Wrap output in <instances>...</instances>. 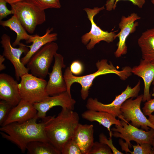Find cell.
Instances as JSON below:
<instances>
[{
	"label": "cell",
	"mask_w": 154,
	"mask_h": 154,
	"mask_svg": "<svg viewBox=\"0 0 154 154\" xmlns=\"http://www.w3.org/2000/svg\"><path fill=\"white\" fill-rule=\"evenodd\" d=\"M44 131L48 141L60 153L66 143L72 139L79 123L78 114L73 110L62 108L55 116H46Z\"/></svg>",
	"instance_id": "6da1fadb"
},
{
	"label": "cell",
	"mask_w": 154,
	"mask_h": 154,
	"mask_svg": "<svg viewBox=\"0 0 154 154\" xmlns=\"http://www.w3.org/2000/svg\"><path fill=\"white\" fill-rule=\"evenodd\" d=\"M37 116L22 123L14 122L1 126L0 133L2 137L13 143L24 153L28 143L35 141H48L44 128L43 119L37 123Z\"/></svg>",
	"instance_id": "7a4b0ae2"
},
{
	"label": "cell",
	"mask_w": 154,
	"mask_h": 154,
	"mask_svg": "<svg viewBox=\"0 0 154 154\" xmlns=\"http://www.w3.org/2000/svg\"><path fill=\"white\" fill-rule=\"evenodd\" d=\"M97 70L92 74L87 75L76 76L74 75L70 71V68L67 67L65 70L64 77L66 83L67 91L71 94L70 88L74 83L80 84L81 86L80 91L82 99L85 100L88 97L89 90L92 85L93 82L97 77L108 74H114L118 76L120 79L125 80L131 74V68L126 66L121 70H117L111 62L110 64L106 59L98 61L96 63Z\"/></svg>",
	"instance_id": "3957f363"
},
{
	"label": "cell",
	"mask_w": 154,
	"mask_h": 154,
	"mask_svg": "<svg viewBox=\"0 0 154 154\" xmlns=\"http://www.w3.org/2000/svg\"><path fill=\"white\" fill-rule=\"evenodd\" d=\"M11 5L13 15L17 16L26 31L30 34L33 33L37 26L46 21L44 10L27 0Z\"/></svg>",
	"instance_id": "277c9868"
},
{
	"label": "cell",
	"mask_w": 154,
	"mask_h": 154,
	"mask_svg": "<svg viewBox=\"0 0 154 154\" xmlns=\"http://www.w3.org/2000/svg\"><path fill=\"white\" fill-rule=\"evenodd\" d=\"M18 88L21 99L33 104L42 101L49 96L44 79L26 73L21 78Z\"/></svg>",
	"instance_id": "5b68a950"
},
{
	"label": "cell",
	"mask_w": 154,
	"mask_h": 154,
	"mask_svg": "<svg viewBox=\"0 0 154 154\" xmlns=\"http://www.w3.org/2000/svg\"><path fill=\"white\" fill-rule=\"evenodd\" d=\"M140 85L139 80L133 88L127 85L125 90L120 94L116 96L115 99L109 104H104L96 98H90L87 101L86 107L88 110L108 112L119 119L121 115V107L122 105L128 99L138 96L140 90Z\"/></svg>",
	"instance_id": "8992f818"
},
{
	"label": "cell",
	"mask_w": 154,
	"mask_h": 154,
	"mask_svg": "<svg viewBox=\"0 0 154 154\" xmlns=\"http://www.w3.org/2000/svg\"><path fill=\"white\" fill-rule=\"evenodd\" d=\"M58 48L56 43L52 42L44 46L33 55L27 64L31 74L44 79L49 73V68Z\"/></svg>",
	"instance_id": "52a82bcc"
},
{
	"label": "cell",
	"mask_w": 154,
	"mask_h": 154,
	"mask_svg": "<svg viewBox=\"0 0 154 154\" xmlns=\"http://www.w3.org/2000/svg\"><path fill=\"white\" fill-rule=\"evenodd\" d=\"M104 6L100 7H95L93 9L85 8L84 10L86 12L87 17L91 23L90 31L81 37V42L88 50L93 48L95 46L102 41L109 43L112 42L116 38V32L117 31L109 32L102 29L94 21V17L100 11L104 9Z\"/></svg>",
	"instance_id": "ba28073f"
},
{
	"label": "cell",
	"mask_w": 154,
	"mask_h": 154,
	"mask_svg": "<svg viewBox=\"0 0 154 154\" xmlns=\"http://www.w3.org/2000/svg\"><path fill=\"white\" fill-rule=\"evenodd\" d=\"M143 95L138 96L134 100L131 98L126 100L121 107V113L119 119L129 122L133 126L148 131L150 128L154 129V125L147 119L141 110V104Z\"/></svg>",
	"instance_id": "9c48e42d"
},
{
	"label": "cell",
	"mask_w": 154,
	"mask_h": 154,
	"mask_svg": "<svg viewBox=\"0 0 154 154\" xmlns=\"http://www.w3.org/2000/svg\"><path fill=\"white\" fill-rule=\"evenodd\" d=\"M122 126L115 125L112 128V136L120 138L125 140V143L131 148L130 141H133L137 143H148L151 144L154 139V129L151 128L148 131L140 129L124 120L121 119Z\"/></svg>",
	"instance_id": "30bf717a"
},
{
	"label": "cell",
	"mask_w": 154,
	"mask_h": 154,
	"mask_svg": "<svg viewBox=\"0 0 154 154\" xmlns=\"http://www.w3.org/2000/svg\"><path fill=\"white\" fill-rule=\"evenodd\" d=\"M11 41L10 37L7 34H4L2 35L0 43L3 49L2 55L13 65L16 78L17 80H19L22 76L28 73L29 71L22 62L21 56L23 53L26 54L29 49L27 45L21 42L19 45L18 48H15Z\"/></svg>",
	"instance_id": "8fae6325"
},
{
	"label": "cell",
	"mask_w": 154,
	"mask_h": 154,
	"mask_svg": "<svg viewBox=\"0 0 154 154\" xmlns=\"http://www.w3.org/2000/svg\"><path fill=\"white\" fill-rule=\"evenodd\" d=\"M54 62L46 86L47 92L49 96L58 95L67 91V87L62 69L65 68L64 58L57 52L54 56Z\"/></svg>",
	"instance_id": "7c38bea8"
},
{
	"label": "cell",
	"mask_w": 154,
	"mask_h": 154,
	"mask_svg": "<svg viewBox=\"0 0 154 154\" xmlns=\"http://www.w3.org/2000/svg\"><path fill=\"white\" fill-rule=\"evenodd\" d=\"M76 103L71 94L66 91L58 95L49 96L44 100L33 105L37 111L38 119H42L46 117V112L51 108L56 106H60L62 108L73 110Z\"/></svg>",
	"instance_id": "4fadbf2b"
},
{
	"label": "cell",
	"mask_w": 154,
	"mask_h": 154,
	"mask_svg": "<svg viewBox=\"0 0 154 154\" xmlns=\"http://www.w3.org/2000/svg\"><path fill=\"white\" fill-rule=\"evenodd\" d=\"M140 19L141 17L134 13L127 17L124 16L122 17L118 25L120 31L116 35V37H118L119 38L117 47L114 53L116 57H119L127 53L126 39L130 34L135 31L136 27L138 26L139 24L137 22L135 21Z\"/></svg>",
	"instance_id": "5bb4252c"
},
{
	"label": "cell",
	"mask_w": 154,
	"mask_h": 154,
	"mask_svg": "<svg viewBox=\"0 0 154 154\" xmlns=\"http://www.w3.org/2000/svg\"><path fill=\"white\" fill-rule=\"evenodd\" d=\"M18 82L10 75L0 74V99L9 103L13 107L16 106L21 100Z\"/></svg>",
	"instance_id": "9a60e30c"
},
{
	"label": "cell",
	"mask_w": 154,
	"mask_h": 154,
	"mask_svg": "<svg viewBox=\"0 0 154 154\" xmlns=\"http://www.w3.org/2000/svg\"><path fill=\"white\" fill-rule=\"evenodd\" d=\"M37 111L33 104L21 99L12 108L2 126L13 123L25 122L37 116Z\"/></svg>",
	"instance_id": "2e32d148"
},
{
	"label": "cell",
	"mask_w": 154,
	"mask_h": 154,
	"mask_svg": "<svg viewBox=\"0 0 154 154\" xmlns=\"http://www.w3.org/2000/svg\"><path fill=\"white\" fill-rule=\"evenodd\" d=\"M132 73L141 78L144 84L142 101L146 102L151 98L150 88L154 81V63L141 59L139 64L131 68Z\"/></svg>",
	"instance_id": "e0dca14e"
},
{
	"label": "cell",
	"mask_w": 154,
	"mask_h": 154,
	"mask_svg": "<svg viewBox=\"0 0 154 154\" xmlns=\"http://www.w3.org/2000/svg\"><path fill=\"white\" fill-rule=\"evenodd\" d=\"M94 126L92 124L78 125L73 139L82 154H88L94 142Z\"/></svg>",
	"instance_id": "ac0fdd59"
},
{
	"label": "cell",
	"mask_w": 154,
	"mask_h": 154,
	"mask_svg": "<svg viewBox=\"0 0 154 154\" xmlns=\"http://www.w3.org/2000/svg\"><path fill=\"white\" fill-rule=\"evenodd\" d=\"M53 28H48L45 34L42 36L35 34L32 35L29 43H32L31 45H27L30 49L25 55L21 58L22 62L25 65L27 64L33 55L42 46L46 44L56 40L57 39V34L51 33Z\"/></svg>",
	"instance_id": "d6986e66"
},
{
	"label": "cell",
	"mask_w": 154,
	"mask_h": 154,
	"mask_svg": "<svg viewBox=\"0 0 154 154\" xmlns=\"http://www.w3.org/2000/svg\"><path fill=\"white\" fill-rule=\"evenodd\" d=\"M82 117L91 122L96 121L106 128L109 132L110 138L112 136L110 127L113 125L122 126L120 121L110 114L103 111L89 110L82 114Z\"/></svg>",
	"instance_id": "ffe728a7"
},
{
	"label": "cell",
	"mask_w": 154,
	"mask_h": 154,
	"mask_svg": "<svg viewBox=\"0 0 154 154\" xmlns=\"http://www.w3.org/2000/svg\"><path fill=\"white\" fill-rule=\"evenodd\" d=\"M142 59L154 63V28L143 33L138 40Z\"/></svg>",
	"instance_id": "44dd1931"
},
{
	"label": "cell",
	"mask_w": 154,
	"mask_h": 154,
	"mask_svg": "<svg viewBox=\"0 0 154 154\" xmlns=\"http://www.w3.org/2000/svg\"><path fill=\"white\" fill-rule=\"evenodd\" d=\"M13 15L7 20L0 21V25L3 27H9L16 33V39L12 44L13 47L19 45L21 43V40H25L26 43H29L32 35L27 33L17 16L15 15Z\"/></svg>",
	"instance_id": "7402d4cb"
},
{
	"label": "cell",
	"mask_w": 154,
	"mask_h": 154,
	"mask_svg": "<svg viewBox=\"0 0 154 154\" xmlns=\"http://www.w3.org/2000/svg\"><path fill=\"white\" fill-rule=\"evenodd\" d=\"M29 154H60V153L49 141H35L27 145Z\"/></svg>",
	"instance_id": "603a6c76"
},
{
	"label": "cell",
	"mask_w": 154,
	"mask_h": 154,
	"mask_svg": "<svg viewBox=\"0 0 154 154\" xmlns=\"http://www.w3.org/2000/svg\"><path fill=\"white\" fill-rule=\"evenodd\" d=\"M39 9L45 10L49 8L61 7L60 0H27Z\"/></svg>",
	"instance_id": "cb8c5ba5"
},
{
	"label": "cell",
	"mask_w": 154,
	"mask_h": 154,
	"mask_svg": "<svg viewBox=\"0 0 154 154\" xmlns=\"http://www.w3.org/2000/svg\"><path fill=\"white\" fill-rule=\"evenodd\" d=\"M132 146L133 151L129 152L131 154H154L151 144L146 143H137V145H132Z\"/></svg>",
	"instance_id": "d4e9b609"
},
{
	"label": "cell",
	"mask_w": 154,
	"mask_h": 154,
	"mask_svg": "<svg viewBox=\"0 0 154 154\" xmlns=\"http://www.w3.org/2000/svg\"><path fill=\"white\" fill-rule=\"evenodd\" d=\"M107 145L97 141L94 142L88 154H113Z\"/></svg>",
	"instance_id": "484cf974"
},
{
	"label": "cell",
	"mask_w": 154,
	"mask_h": 154,
	"mask_svg": "<svg viewBox=\"0 0 154 154\" xmlns=\"http://www.w3.org/2000/svg\"><path fill=\"white\" fill-rule=\"evenodd\" d=\"M62 154H82L75 141L72 138L64 145L61 152Z\"/></svg>",
	"instance_id": "4316f807"
},
{
	"label": "cell",
	"mask_w": 154,
	"mask_h": 154,
	"mask_svg": "<svg viewBox=\"0 0 154 154\" xmlns=\"http://www.w3.org/2000/svg\"><path fill=\"white\" fill-rule=\"evenodd\" d=\"M9 103L3 100L0 101V125L2 126L13 108Z\"/></svg>",
	"instance_id": "83f0119b"
},
{
	"label": "cell",
	"mask_w": 154,
	"mask_h": 154,
	"mask_svg": "<svg viewBox=\"0 0 154 154\" xmlns=\"http://www.w3.org/2000/svg\"><path fill=\"white\" fill-rule=\"evenodd\" d=\"M99 142L107 145L111 149L113 154H123V153L119 151L114 146L112 138L108 139L106 136L101 133L99 135Z\"/></svg>",
	"instance_id": "f1b7e54d"
},
{
	"label": "cell",
	"mask_w": 154,
	"mask_h": 154,
	"mask_svg": "<svg viewBox=\"0 0 154 154\" xmlns=\"http://www.w3.org/2000/svg\"><path fill=\"white\" fill-rule=\"evenodd\" d=\"M72 73L75 75L81 74L83 71V66L81 63L79 61L75 60L71 63L70 68Z\"/></svg>",
	"instance_id": "f546056e"
},
{
	"label": "cell",
	"mask_w": 154,
	"mask_h": 154,
	"mask_svg": "<svg viewBox=\"0 0 154 154\" xmlns=\"http://www.w3.org/2000/svg\"><path fill=\"white\" fill-rule=\"evenodd\" d=\"M142 111L145 116H149L154 112V98L151 99L145 103Z\"/></svg>",
	"instance_id": "4dcf8cb0"
},
{
	"label": "cell",
	"mask_w": 154,
	"mask_h": 154,
	"mask_svg": "<svg viewBox=\"0 0 154 154\" xmlns=\"http://www.w3.org/2000/svg\"><path fill=\"white\" fill-rule=\"evenodd\" d=\"M7 2L4 0H0V21L10 14H13V11L7 7Z\"/></svg>",
	"instance_id": "1f68e13d"
},
{
	"label": "cell",
	"mask_w": 154,
	"mask_h": 154,
	"mask_svg": "<svg viewBox=\"0 0 154 154\" xmlns=\"http://www.w3.org/2000/svg\"><path fill=\"white\" fill-rule=\"evenodd\" d=\"M121 0L128 1H131L134 5H136L139 8H142L145 2V0H116L114 6V9H115L116 7L117 3Z\"/></svg>",
	"instance_id": "d6a6232c"
},
{
	"label": "cell",
	"mask_w": 154,
	"mask_h": 154,
	"mask_svg": "<svg viewBox=\"0 0 154 154\" xmlns=\"http://www.w3.org/2000/svg\"><path fill=\"white\" fill-rule=\"evenodd\" d=\"M116 0H108L105 5L106 10L109 11L114 9V6Z\"/></svg>",
	"instance_id": "836d02e7"
},
{
	"label": "cell",
	"mask_w": 154,
	"mask_h": 154,
	"mask_svg": "<svg viewBox=\"0 0 154 154\" xmlns=\"http://www.w3.org/2000/svg\"><path fill=\"white\" fill-rule=\"evenodd\" d=\"M5 58L3 55H0V71H2L5 69L6 67L3 63L5 60Z\"/></svg>",
	"instance_id": "e575fe53"
},
{
	"label": "cell",
	"mask_w": 154,
	"mask_h": 154,
	"mask_svg": "<svg viewBox=\"0 0 154 154\" xmlns=\"http://www.w3.org/2000/svg\"><path fill=\"white\" fill-rule=\"evenodd\" d=\"M10 5L25 0H4Z\"/></svg>",
	"instance_id": "d590c367"
},
{
	"label": "cell",
	"mask_w": 154,
	"mask_h": 154,
	"mask_svg": "<svg viewBox=\"0 0 154 154\" xmlns=\"http://www.w3.org/2000/svg\"><path fill=\"white\" fill-rule=\"evenodd\" d=\"M149 117L148 120L152 124L154 125V115L151 114Z\"/></svg>",
	"instance_id": "8d00e7d4"
},
{
	"label": "cell",
	"mask_w": 154,
	"mask_h": 154,
	"mask_svg": "<svg viewBox=\"0 0 154 154\" xmlns=\"http://www.w3.org/2000/svg\"><path fill=\"white\" fill-rule=\"evenodd\" d=\"M151 145L154 151V139L152 142Z\"/></svg>",
	"instance_id": "74e56055"
},
{
	"label": "cell",
	"mask_w": 154,
	"mask_h": 154,
	"mask_svg": "<svg viewBox=\"0 0 154 154\" xmlns=\"http://www.w3.org/2000/svg\"><path fill=\"white\" fill-rule=\"evenodd\" d=\"M152 84L153 85V93L152 94V96H154V81L153 82Z\"/></svg>",
	"instance_id": "f35d334b"
},
{
	"label": "cell",
	"mask_w": 154,
	"mask_h": 154,
	"mask_svg": "<svg viewBox=\"0 0 154 154\" xmlns=\"http://www.w3.org/2000/svg\"><path fill=\"white\" fill-rule=\"evenodd\" d=\"M151 1L153 4H154V0H151Z\"/></svg>",
	"instance_id": "ab89813d"
}]
</instances>
